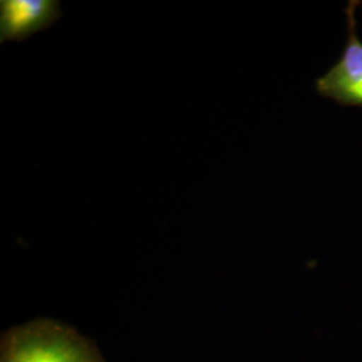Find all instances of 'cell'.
Segmentation results:
<instances>
[{
	"label": "cell",
	"mask_w": 362,
	"mask_h": 362,
	"mask_svg": "<svg viewBox=\"0 0 362 362\" xmlns=\"http://www.w3.org/2000/svg\"><path fill=\"white\" fill-rule=\"evenodd\" d=\"M0 362L105 361L74 329L52 320H35L6 334Z\"/></svg>",
	"instance_id": "obj_1"
},
{
	"label": "cell",
	"mask_w": 362,
	"mask_h": 362,
	"mask_svg": "<svg viewBox=\"0 0 362 362\" xmlns=\"http://www.w3.org/2000/svg\"><path fill=\"white\" fill-rule=\"evenodd\" d=\"M360 0H350L345 8L348 37L341 58L315 81V90L341 106L362 107V42L357 35L356 11Z\"/></svg>",
	"instance_id": "obj_2"
},
{
	"label": "cell",
	"mask_w": 362,
	"mask_h": 362,
	"mask_svg": "<svg viewBox=\"0 0 362 362\" xmlns=\"http://www.w3.org/2000/svg\"><path fill=\"white\" fill-rule=\"evenodd\" d=\"M62 16L58 0H1L0 42H22L47 30Z\"/></svg>",
	"instance_id": "obj_3"
}]
</instances>
